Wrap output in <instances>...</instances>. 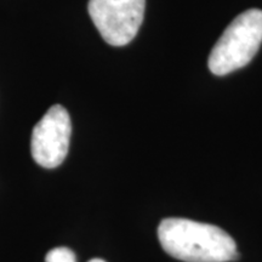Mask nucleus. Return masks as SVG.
I'll return each mask as SVG.
<instances>
[{"label":"nucleus","mask_w":262,"mask_h":262,"mask_svg":"<svg viewBox=\"0 0 262 262\" xmlns=\"http://www.w3.org/2000/svg\"><path fill=\"white\" fill-rule=\"evenodd\" d=\"M146 0H89L88 11L104 41L124 47L142 25Z\"/></svg>","instance_id":"obj_3"},{"label":"nucleus","mask_w":262,"mask_h":262,"mask_svg":"<svg viewBox=\"0 0 262 262\" xmlns=\"http://www.w3.org/2000/svg\"><path fill=\"white\" fill-rule=\"evenodd\" d=\"M45 262H77V257L71 249L61 247L49 251Z\"/></svg>","instance_id":"obj_5"},{"label":"nucleus","mask_w":262,"mask_h":262,"mask_svg":"<svg viewBox=\"0 0 262 262\" xmlns=\"http://www.w3.org/2000/svg\"><path fill=\"white\" fill-rule=\"evenodd\" d=\"M89 262H106V261L101 260V258H93V260H90Z\"/></svg>","instance_id":"obj_6"},{"label":"nucleus","mask_w":262,"mask_h":262,"mask_svg":"<svg viewBox=\"0 0 262 262\" xmlns=\"http://www.w3.org/2000/svg\"><path fill=\"white\" fill-rule=\"evenodd\" d=\"M158 238L166 254L185 262H227L238 257L234 239L214 225L181 217L164 219Z\"/></svg>","instance_id":"obj_1"},{"label":"nucleus","mask_w":262,"mask_h":262,"mask_svg":"<svg viewBox=\"0 0 262 262\" xmlns=\"http://www.w3.org/2000/svg\"><path fill=\"white\" fill-rule=\"evenodd\" d=\"M262 42V10L250 9L237 16L212 48L209 70L226 75L247 66Z\"/></svg>","instance_id":"obj_2"},{"label":"nucleus","mask_w":262,"mask_h":262,"mask_svg":"<svg viewBox=\"0 0 262 262\" xmlns=\"http://www.w3.org/2000/svg\"><path fill=\"white\" fill-rule=\"evenodd\" d=\"M71 118L64 107L55 104L32 131L31 152L35 163L54 169L63 163L70 148Z\"/></svg>","instance_id":"obj_4"}]
</instances>
